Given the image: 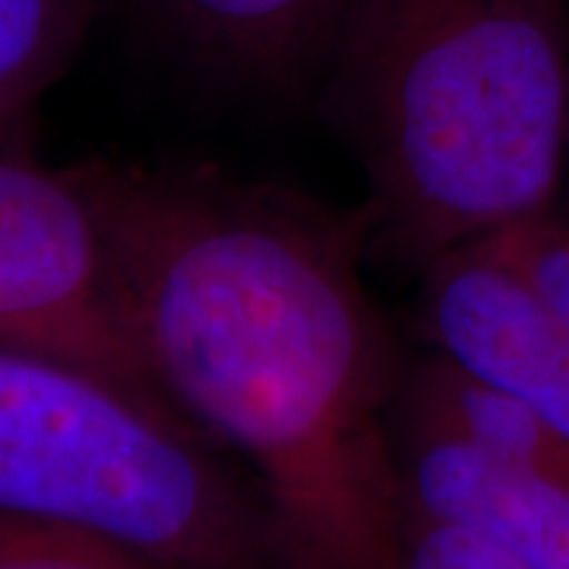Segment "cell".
<instances>
[{"label":"cell","mask_w":569,"mask_h":569,"mask_svg":"<svg viewBox=\"0 0 569 569\" xmlns=\"http://www.w3.org/2000/svg\"><path fill=\"white\" fill-rule=\"evenodd\" d=\"M392 437L408 507L478 531L529 569H569V490L493 462L402 408Z\"/></svg>","instance_id":"cell-7"},{"label":"cell","mask_w":569,"mask_h":569,"mask_svg":"<svg viewBox=\"0 0 569 569\" xmlns=\"http://www.w3.org/2000/svg\"><path fill=\"white\" fill-rule=\"evenodd\" d=\"M402 569H529L478 531L427 519L408 507Z\"/></svg>","instance_id":"cell-10"},{"label":"cell","mask_w":569,"mask_h":569,"mask_svg":"<svg viewBox=\"0 0 569 569\" xmlns=\"http://www.w3.org/2000/svg\"><path fill=\"white\" fill-rule=\"evenodd\" d=\"M0 512L89 531L164 569H282L253 503L171 408L0 348Z\"/></svg>","instance_id":"cell-3"},{"label":"cell","mask_w":569,"mask_h":569,"mask_svg":"<svg viewBox=\"0 0 569 569\" xmlns=\"http://www.w3.org/2000/svg\"><path fill=\"white\" fill-rule=\"evenodd\" d=\"M313 102L361 164L367 257L421 276L560 203L569 0H351Z\"/></svg>","instance_id":"cell-2"},{"label":"cell","mask_w":569,"mask_h":569,"mask_svg":"<svg viewBox=\"0 0 569 569\" xmlns=\"http://www.w3.org/2000/svg\"><path fill=\"white\" fill-rule=\"evenodd\" d=\"M418 279L427 348L569 440V209L459 247Z\"/></svg>","instance_id":"cell-5"},{"label":"cell","mask_w":569,"mask_h":569,"mask_svg":"<svg viewBox=\"0 0 569 569\" xmlns=\"http://www.w3.org/2000/svg\"><path fill=\"white\" fill-rule=\"evenodd\" d=\"M0 348L82 367L171 408L127 326L80 168H44L17 146H0Z\"/></svg>","instance_id":"cell-4"},{"label":"cell","mask_w":569,"mask_h":569,"mask_svg":"<svg viewBox=\"0 0 569 569\" xmlns=\"http://www.w3.org/2000/svg\"><path fill=\"white\" fill-rule=\"evenodd\" d=\"M351 0H114L127 29L228 99L305 104Z\"/></svg>","instance_id":"cell-6"},{"label":"cell","mask_w":569,"mask_h":569,"mask_svg":"<svg viewBox=\"0 0 569 569\" xmlns=\"http://www.w3.org/2000/svg\"><path fill=\"white\" fill-rule=\"evenodd\" d=\"M123 317L168 406L263 485L282 569H402L406 373L361 212L212 164H77Z\"/></svg>","instance_id":"cell-1"},{"label":"cell","mask_w":569,"mask_h":569,"mask_svg":"<svg viewBox=\"0 0 569 569\" xmlns=\"http://www.w3.org/2000/svg\"><path fill=\"white\" fill-rule=\"evenodd\" d=\"M0 569H164L137 550L54 522L0 512Z\"/></svg>","instance_id":"cell-9"},{"label":"cell","mask_w":569,"mask_h":569,"mask_svg":"<svg viewBox=\"0 0 569 569\" xmlns=\"http://www.w3.org/2000/svg\"><path fill=\"white\" fill-rule=\"evenodd\" d=\"M102 0H0V146L73 63Z\"/></svg>","instance_id":"cell-8"}]
</instances>
